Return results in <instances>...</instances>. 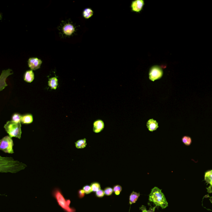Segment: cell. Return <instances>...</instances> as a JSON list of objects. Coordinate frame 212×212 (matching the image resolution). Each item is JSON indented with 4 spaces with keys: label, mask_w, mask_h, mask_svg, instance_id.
<instances>
[{
    "label": "cell",
    "mask_w": 212,
    "mask_h": 212,
    "mask_svg": "<svg viewBox=\"0 0 212 212\" xmlns=\"http://www.w3.org/2000/svg\"><path fill=\"white\" fill-rule=\"evenodd\" d=\"M1 165H3L4 169L7 168L6 172H9L10 169V172H14L13 168L16 170L15 168L16 167L23 168L24 167L23 166L25 165L24 164L18 161H14L12 158H3L2 157H1Z\"/></svg>",
    "instance_id": "277c9868"
},
{
    "label": "cell",
    "mask_w": 212,
    "mask_h": 212,
    "mask_svg": "<svg viewBox=\"0 0 212 212\" xmlns=\"http://www.w3.org/2000/svg\"><path fill=\"white\" fill-rule=\"evenodd\" d=\"M163 75V71L159 66H152L150 69L149 78L152 81H155L162 78Z\"/></svg>",
    "instance_id": "8992f818"
},
{
    "label": "cell",
    "mask_w": 212,
    "mask_h": 212,
    "mask_svg": "<svg viewBox=\"0 0 212 212\" xmlns=\"http://www.w3.org/2000/svg\"><path fill=\"white\" fill-rule=\"evenodd\" d=\"M42 62V60L37 58H31L28 59V65L31 70L35 71L40 69Z\"/></svg>",
    "instance_id": "ba28073f"
},
{
    "label": "cell",
    "mask_w": 212,
    "mask_h": 212,
    "mask_svg": "<svg viewBox=\"0 0 212 212\" xmlns=\"http://www.w3.org/2000/svg\"><path fill=\"white\" fill-rule=\"evenodd\" d=\"M113 191H113V189L112 188L109 187L106 188L104 191V194L106 196H109L111 195L112 194Z\"/></svg>",
    "instance_id": "484cf974"
},
{
    "label": "cell",
    "mask_w": 212,
    "mask_h": 212,
    "mask_svg": "<svg viewBox=\"0 0 212 212\" xmlns=\"http://www.w3.org/2000/svg\"><path fill=\"white\" fill-rule=\"evenodd\" d=\"M33 119L32 115L27 114L22 116L21 122L24 124H30L33 122Z\"/></svg>",
    "instance_id": "9a60e30c"
},
{
    "label": "cell",
    "mask_w": 212,
    "mask_h": 212,
    "mask_svg": "<svg viewBox=\"0 0 212 212\" xmlns=\"http://www.w3.org/2000/svg\"><path fill=\"white\" fill-rule=\"evenodd\" d=\"M113 191L115 192V194L117 195H119L120 193L122 191V187L120 185H116L113 188Z\"/></svg>",
    "instance_id": "cb8c5ba5"
},
{
    "label": "cell",
    "mask_w": 212,
    "mask_h": 212,
    "mask_svg": "<svg viewBox=\"0 0 212 212\" xmlns=\"http://www.w3.org/2000/svg\"><path fill=\"white\" fill-rule=\"evenodd\" d=\"M96 196L98 197H103L104 195V191L102 190H99L97 191L96 192Z\"/></svg>",
    "instance_id": "83f0119b"
},
{
    "label": "cell",
    "mask_w": 212,
    "mask_h": 212,
    "mask_svg": "<svg viewBox=\"0 0 212 212\" xmlns=\"http://www.w3.org/2000/svg\"><path fill=\"white\" fill-rule=\"evenodd\" d=\"M207 191L209 193H212V186H210L209 187L207 188Z\"/></svg>",
    "instance_id": "f1b7e54d"
},
{
    "label": "cell",
    "mask_w": 212,
    "mask_h": 212,
    "mask_svg": "<svg viewBox=\"0 0 212 212\" xmlns=\"http://www.w3.org/2000/svg\"><path fill=\"white\" fill-rule=\"evenodd\" d=\"M13 141L11 138L8 136L3 137L0 141V149L5 153L13 154Z\"/></svg>",
    "instance_id": "5b68a950"
},
{
    "label": "cell",
    "mask_w": 212,
    "mask_h": 212,
    "mask_svg": "<svg viewBox=\"0 0 212 212\" xmlns=\"http://www.w3.org/2000/svg\"><path fill=\"white\" fill-rule=\"evenodd\" d=\"M53 196L57 201L59 206L66 212H75L76 210L70 206L71 200L64 198L61 190L58 188H55L52 192Z\"/></svg>",
    "instance_id": "7a4b0ae2"
},
{
    "label": "cell",
    "mask_w": 212,
    "mask_h": 212,
    "mask_svg": "<svg viewBox=\"0 0 212 212\" xmlns=\"http://www.w3.org/2000/svg\"><path fill=\"white\" fill-rule=\"evenodd\" d=\"M93 15V11L90 8H85L82 12V15L85 19L91 18Z\"/></svg>",
    "instance_id": "2e32d148"
},
{
    "label": "cell",
    "mask_w": 212,
    "mask_h": 212,
    "mask_svg": "<svg viewBox=\"0 0 212 212\" xmlns=\"http://www.w3.org/2000/svg\"><path fill=\"white\" fill-rule=\"evenodd\" d=\"M156 207H157L156 206H155V207H153V208H152L151 207L150 208L149 210H147L146 209V208L145 206L143 205L140 208V209L141 210L142 212H155V209H156Z\"/></svg>",
    "instance_id": "603a6c76"
},
{
    "label": "cell",
    "mask_w": 212,
    "mask_h": 212,
    "mask_svg": "<svg viewBox=\"0 0 212 212\" xmlns=\"http://www.w3.org/2000/svg\"><path fill=\"white\" fill-rule=\"evenodd\" d=\"M75 147L78 149L84 148L87 145L86 139L78 140L75 143Z\"/></svg>",
    "instance_id": "ac0fdd59"
},
{
    "label": "cell",
    "mask_w": 212,
    "mask_h": 212,
    "mask_svg": "<svg viewBox=\"0 0 212 212\" xmlns=\"http://www.w3.org/2000/svg\"><path fill=\"white\" fill-rule=\"evenodd\" d=\"M104 127V122L101 120H98L94 122L93 131L96 133H99L103 130Z\"/></svg>",
    "instance_id": "30bf717a"
},
{
    "label": "cell",
    "mask_w": 212,
    "mask_h": 212,
    "mask_svg": "<svg viewBox=\"0 0 212 212\" xmlns=\"http://www.w3.org/2000/svg\"><path fill=\"white\" fill-rule=\"evenodd\" d=\"M63 32L64 34L67 36H70L75 31V29L71 24H67L64 26L63 28Z\"/></svg>",
    "instance_id": "8fae6325"
},
{
    "label": "cell",
    "mask_w": 212,
    "mask_h": 212,
    "mask_svg": "<svg viewBox=\"0 0 212 212\" xmlns=\"http://www.w3.org/2000/svg\"><path fill=\"white\" fill-rule=\"evenodd\" d=\"M4 128L10 137L21 139L22 134L21 122L17 123L12 121H8L5 125Z\"/></svg>",
    "instance_id": "3957f363"
},
{
    "label": "cell",
    "mask_w": 212,
    "mask_h": 212,
    "mask_svg": "<svg viewBox=\"0 0 212 212\" xmlns=\"http://www.w3.org/2000/svg\"><path fill=\"white\" fill-rule=\"evenodd\" d=\"M144 5L145 2L143 0L133 1L130 5L131 11L139 13L142 10Z\"/></svg>",
    "instance_id": "9c48e42d"
},
{
    "label": "cell",
    "mask_w": 212,
    "mask_h": 212,
    "mask_svg": "<svg viewBox=\"0 0 212 212\" xmlns=\"http://www.w3.org/2000/svg\"><path fill=\"white\" fill-rule=\"evenodd\" d=\"M147 126L150 131L152 132L157 130L158 128V123L153 119H150L147 123Z\"/></svg>",
    "instance_id": "4fadbf2b"
},
{
    "label": "cell",
    "mask_w": 212,
    "mask_h": 212,
    "mask_svg": "<svg viewBox=\"0 0 212 212\" xmlns=\"http://www.w3.org/2000/svg\"><path fill=\"white\" fill-rule=\"evenodd\" d=\"M91 187L93 192H97L101 189L100 185L97 182L92 183L91 185Z\"/></svg>",
    "instance_id": "7402d4cb"
},
{
    "label": "cell",
    "mask_w": 212,
    "mask_h": 212,
    "mask_svg": "<svg viewBox=\"0 0 212 212\" xmlns=\"http://www.w3.org/2000/svg\"><path fill=\"white\" fill-rule=\"evenodd\" d=\"M182 141L183 143L187 146L190 145L192 143V140L190 137L187 136H185L182 138Z\"/></svg>",
    "instance_id": "44dd1931"
},
{
    "label": "cell",
    "mask_w": 212,
    "mask_h": 212,
    "mask_svg": "<svg viewBox=\"0 0 212 212\" xmlns=\"http://www.w3.org/2000/svg\"><path fill=\"white\" fill-rule=\"evenodd\" d=\"M21 118L22 116L21 115L17 113H15L12 115V121L17 123H20L21 121Z\"/></svg>",
    "instance_id": "ffe728a7"
},
{
    "label": "cell",
    "mask_w": 212,
    "mask_h": 212,
    "mask_svg": "<svg viewBox=\"0 0 212 212\" xmlns=\"http://www.w3.org/2000/svg\"><path fill=\"white\" fill-rule=\"evenodd\" d=\"M13 73L10 69L3 70L0 76V91H2L8 86L6 83L7 78L9 76L13 74Z\"/></svg>",
    "instance_id": "52a82bcc"
},
{
    "label": "cell",
    "mask_w": 212,
    "mask_h": 212,
    "mask_svg": "<svg viewBox=\"0 0 212 212\" xmlns=\"http://www.w3.org/2000/svg\"><path fill=\"white\" fill-rule=\"evenodd\" d=\"M48 85L51 89L56 90L58 85V80L56 77H52L49 79Z\"/></svg>",
    "instance_id": "5bb4252c"
},
{
    "label": "cell",
    "mask_w": 212,
    "mask_h": 212,
    "mask_svg": "<svg viewBox=\"0 0 212 212\" xmlns=\"http://www.w3.org/2000/svg\"><path fill=\"white\" fill-rule=\"evenodd\" d=\"M82 189L85 191V194H89V193H91V192H93L91 186H89V185H85L83 187Z\"/></svg>",
    "instance_id": "d4e9b609"
},
{
    "label": "cell",
    "mask_w": 212,
    "mask_h": 212,
    "mask_svg": "<svg viewBox=\"0 0 212 212\" xmlns=\"http://www.w3.org/2000/svg\"><path fill=\"white\" fill-rule=\"evenodd\" d=\"M139 196V193L133 191L130 194V198H129V203L130 205L136 203Z\"/></svg>",
    "instance_id": "e0dca14e"
},
{
    "label": "cell",
    "mask_w": 212,
    "mask_h": 212,
    "mask_svg": "<svg viewBox=\"0 0 212 212\" xmlns=\"http://www.w3.org/2000/svg\"><path fill=\"white\" fill-rule=\"evenodd\" d=\"M24 80L25 82L31 83L33 81L34 78V73L33 71L30 70L26 71L25 72L23 76Z\"/></svg>",
    "instance_id": "7c38bea8"
},
{
    "label": "cell",
    "mask_w": 212,
    "mask_h": 212,
    "mask_svg": "<svg viewBox=\"0 0 212 212\" xmlns=\"http://www.w3.org/2000/svg\"><path fill=\"white\" fill-rule=\"evenodd\" d=\"M78 196L79 198L81 199V198H83V197L85 196V192L83 189H80L78 190Z\"/></svg>",
    "instance_id": "4316f807"
},
{
    "label": "cell",
    "mask_w": 212,
    "mask_h": 212,
    "mask_svg": "<svg viewBox=\"0 0 212 212\" xmlns=\"http://www.w3.org/2000/svg\"><path fill=\"white\" fill-rule=\"evenodd\" d=\"M205 181L207 184H210L212 186V170L205 173Z\"/></svg>",
    "instance_id": "d6986e66"
},
{
    "label": "cell",
    "mask_w": 212,
    "mask_h": 212,
    "mask_svg": "<svg viewBox=\"0 0 212 212\" xmlns=\"http://www.w3.org/2000/svg\"><path fill=\"white\" fill-rule=\"evenodd\" d=\"M149 200L153 202L156 206H160L162 209L167 208L168 205L165 196L162 192V190L157 187L152 189L149 195Z\"/></svg>",
    "instance_id": "6da1fadb"
}]
</instances>
